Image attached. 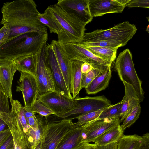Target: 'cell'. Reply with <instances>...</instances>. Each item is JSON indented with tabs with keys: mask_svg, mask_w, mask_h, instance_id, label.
Instances as JSON below:
<instances>
[{
	"mask_svg": "<svg viewBox=\"0 0 149 149\" xmlns=\"http://www.w3.org/2000/svg\"><path fill=\"white\" fill-rule=\"evenodd\" d=\"M120 125L104 132L94 139L93 142L99 146H105L118 142L124 135Z\"/></svg>",
	"mask_w": 149,
	"mask_h": 149,
	"instance_id": "603a6c76",
	"label": "cell"
},
{
	"mask_svg": "<svg viewBox=\"0 0 149 149\" xmlns=\"http://www.w3.org/2000/svg\"><path fill=\"white\" fill-rule=\"evenodd\" d=\"M38 123V128L33 129L31 127L27 135L31 145V149H34L41 140L44 126L46 122L43 121L40 118L37 117Z\"/></svg>",
	"mask_w": 149,
	"mask_h": 149,
	"instance_id": "4316f807",
	"label": "cell"
},
{
	"mask_svg": "<svg viewBox=\"0 0 149 149\" xmlns=\"http://www.w3.org/2000/svg\"><path fill=\"white\" fill-rule=\"evenodd\" d=\"M93 80V79L87 77L86 74H82L81 84V89L84 88H86Z\"/></svg>",
	"mask_w": 149,
	"mask_h": 149,
	"instance_id": "ab89813d",
	"label": "cell"
},
{
	"mask_svg": "<svg viewBox=\"0 0 149 149\" xmlns=\"http://www.w3.org/2000/svg\"><path fill=\"white\" fill-rule=\"evenodd\" d=\"M84 62L78 60H71L72 97L75 98L81 89L82 73L81 66Z\"/></svg>",
	"mask_w": 149,
	"mask_h": 149,
	"instance_id": "cb8c5ba5",
	"label": "cell"
},
{
	"mask_svg": "<svg viewBox=\"0 0 149 149\" xmlns=\"http://www.w3.org/2000/svg\"><path fill=\"white\" fill-rule=\"evenodd\" d=\"M47 45V42L45 43L40 51L36 54V79L39 90L38 95L47 92L55 91L48 59Z\"/></svg>",
	"mask_w": 149,
	"mask_h": 149,
	"instance_id": "ba28073f",
	"label": "cell"
},
{
	"mask_svg": "<svg viewBox=\"0 0 149 149\" xmlns=\"http://www.w3.org/2000/svg\"><path fill=\"white\" fill-rule=\"evenodd\" d=\"M11 136L8 128L0 132V148Z\"/></svg>",
	"mask_w": 149,
	"mask_h": 149,
	"instance_id": "d590c367",
	"label": "cell"
},
{
	"mask_svg": "<svg viewBox=\"0 0 149 149\" xmlns=\"http://www.w3.org/2000/svg\"><path fill=\"white\" fill-rule=\"evenodd\" d=\"M73 126V125H72ZM69 129L56 149H74L83 139V129L81 126Z\"/></svg>",
	"mask_w": 149,
	"mask_h": 149,
	"instance_id": "ffe728a7",
	"label": "cell"
},
{
	"mask_svg": "<svg viewBox=\"0 0 149 149\" xmlns=\"http://www.w3.org/2000/svg\"><path fill=\"white\" fill-rule=\"evenodd\" d=\"M45 11L59 28L58 42L64 45L81 42L86 30V24L64 12L56 4L48 6Z\"/></svg>",
	"mask_w": 149,
	"mask_h": 149,
	"instance_id": "3957f363",
	"label": "cell"
},
{
	"mask_svg": "<svg viewBox=\"0 0 149 149\" xmlns=\"http://www.w3.org/2000/svg\"><path fill=\"white\" fill-rule=\"evenodd\" d=\"M31 108L35 113H38L41 116L44 117L47 122H48V118L49 116L55 115L54 112L37 99L32 104Z\"/></svg>",
	"mask_w": 149,
	"mask_h": 149,
	"instance_id": "1f68e13d",
	"label": "cell"
},
{
	"mask_svg": "<svg viewBox=\"0 0 149 149\" xmlns=\"http://www.w3.org/2000/svg\"><path fill=\"white\" fill-rule=\"evenodd\" d=\"M37 100L54 112L56 116L70 111L77 105L74 99H70L55 91L40 95Z\"/></svg>",
	"mask_w": 149,
	"mask_h": 149,
	"instance_id": "30bf717a",
	"label": "cell"
},
{
	"mask_svg": "<svg viewBox=\"0 0 149 149\" xmlns=\"http://www.w3.org/2000/svg\"><path fill=\"white\" fill-rule=\"evenodd\" d=\"M27 124L33 129L38 128V120L36 116L35 115L26 119Z\"/></svg>",
	"mask_w": 149,
	"mask_h": 149,
	"instance_id": "8d00e7d4",
	"label": "cell"
},
{
	"mask_svg": "<svg viewBox=\"0 0 149 149\" xmlns=\"http://www.w3.org/2000/svg\"><path fill=\"white\" fill-rule=\"evenodd\" d=\"M55 55L68 88L71 93L72 82L71 60L67 54L65 45L56 40L50 44Z\"/></svg>",
	"mask_w": 149,
	"mask_h": 149,
	"instance_id": "2e32d148",
	"label": "cell"
},
{
	"mask_svg": "<svg viewBox=\"0 0 149 149\" xmlns=\"http://www.w3.org/2000/svg\"><path fill=\"white\" fill-rule=\"evenodd\" d=\"M37 19L40 23L48 27L51 33L58 34L59 32L58 26L46 12L45 11L42 13H40L38 16Z\"/></svg>",
	"mask_w": 149,
	"mask_h": 149,
	"instance_id": "4dcf8cb0",
	"label": "cell"
},
{
	"mask_svg": "<svg viewBox=\"0 0 149 149\" xmlns=\"http://www.w3.org/2000/svg\"><path fill=\"white\" fill-rule=\"evenodd\" d=\"M10 33L9 27L6 25L0 29V47L8 41Z\"/></svg>",
	"mask_w": 149,
	"mask_h": 149,
	"instance_id": "836d02e7",
	"label": "cell"
},
{
	"mask_svg": "<svg viewBox=\"0 0 149 149\" xmlns=\"http://www.w3.org/2000/svg\"><path fill=\"white\" fill-rule=\"evenodd\" d=\"M112 77V71L109 68L104 74L100 73L85 88L88 94H95L105 89L108 86Z\"/></svg>",
	"mask_w": 149,
	"mask_h": 149,
	"instance_id": "7402d4cb",
	"label": "cell"
},
{
	"mask_svg": "<svg viewBox=\"0 0 149 149\" xmlns=\"http://www.w3.org/2000/svg\"><path fill=\"white\" fill-rule=\"evenodd\" d=\"M82 46L96 56L104 60L112 63L116 58L118 49H111L98 46Z\"/></svg>",
	"mask_w": 149,
	"mask_h": 149,
	"instance_id": "d4e9b609",
	"label": "cell"
},
{
	"mask_svg": "<svg viewBox=\"0 0 149 149\" xmlns=\"http://www.w3.org/2000/svg\"><path fill=\"white\" fill-rule=\"evenodd\" d=\"M5 123L11 132L14 149H31L30 143L27 135L21 124L13 115L12 118Z\"/></svg>",
	"mask_w": 149,
	"mask_h": 149,
	"instance_id": "ac0fdd59",
	"label": "cell"
},
{
	"mask_svg": "<svg viewBox=\"0 0 149 149\" xmlns=\"http://www.w3.org/2000/svg\"><path fill=\"white\" fill-rule=\"evenodd\" d=\"M13 142L11 135L2 146L0 148V149H13Z\"/></svg>",
	"mask_w": 149,
	"mask_h": 149,
	"instance_id": "60d3db41",
	"label": "cell"
},
{
	"mask_svg": "<svg viewBox=\"0 0 149 149\" xmlns=\"http://www.w3.org/2000/svg\"><path fill=\"white\" fill-rule=\"evenodd\" d=\"M79 44L83 46H98L111 49H118L121 47H123L122 45L119 42L110 40L81 42Z\"/></svg>",
	"mask_w": 149,
	"mask_h": 149,
	"instance_id": "d6a6232c",
	"label": "cell"
},
{
	"mask_svg": "<svg viewBox=\"0 0 149 149\" xmlns=\"http://www.w3.org/2000/svg\"><path fill=\"white\" fill-rule=\"evenodd\" d=\"M142 136L141 144L138 149H149V134L146 133Z\"/></svg>",
	"mask_w": 149,
	"mask_h": 149,
	"instance_id": "74e56055",
	"label": "cell"
},
{
	"mask_svg": "<svg viewBox=\"0 0 149 149\" xmlns=\"http://www.w3.org/2000/svg\"><path fill=\"white\" fill-rule=\"evenodd\" d=\"M89 0H58L56 4L65 12L87 24L92 20Z\"/></svg>",
	"mask_w": 149,
	"mask_h": 149,
	"instance_id": "8fae6325",
	"label": "cell"
},
{
	"mask_svg": "<svg viewBox=\"0 0 149 149\" xmlns=\"http://www.w3.org/2000/svg\"><path fill=\"white\" fill-rule=\"evenodd\" d=\"M17 70L13 60L0 58V91L9 98L11 105L13 101L12 83Z\"/></svg>",
	"mask_w": 149,
	"mask_h": 149,
	"instance_id": "e0dca14e",
	"label": "cell"
},
{
	"mask_svg": "<svg viewBox=\"0 0 149 149\" xmlns=\"http://www.w3.org/2000/svg\"><path fill=\"white\" fill-rule=\"evenodd\" d=\"M20 72V76L16 91L22 92L24 106L31 107L39 95L36 77L27 73Z\"/></svg>",
	"mask_w": 149,
	"mask_h": 149,
	"instance_id": "7c38bea8",
	"label": "cell"
},
{
	"mask_svg": "<svg viewBox=\"0 0 149 149\" xmlns=\"http://www.w3.org/2000/svg\"><path fill=\"white\" fill-rule=\"evenodd\" d=\"M120 125V118L93 121L81 126L83 129L81 142L88 143L104 132Z\"/></svg>",
	"mask_w": 149,
	"mask_h": 149,
	"instance_id": "4fadbf2b",
	"label": "cell"
},
{
	"mask_svg": "<svg viewBox=\"0 0 149 149\" xmlns=\"http://www.w3.org/2000/svg\"><path fill=\"white\" fill-rule=\"evenodd\" d=\"M104 109L96 111L87 113L70 118L72 120L74 119H78V121L76 122L73 123V127L76 128L80 127L89 122L96 121Z\"/></svg>",
	"mask_w": 149,
	"mask_h": 149,
	"instance_id": "f1b7e54d",
	"label": "cell"
},
{
	"mask_svg": "<svg viewBox=\"0 0 149 149\" xmlns=\"http://www.w3.org/2000/svg\"><path fill=\"white\" fill-rule=\"evenodd\" d=\"M34 149H42V139L37 145Z\"/></svg>",
	"mask_w": 149,
	"mask_h": 149,
	"instance_id": "ee69618b",
	"label": "cell"
},
{
	"mask_svg": "<svg viewBox=\"0 0 149 149\" xmlns=\"http://www.w3.org/2000/svg\"><path fill=\"white\" fill-rule=\"evenodd\" d=\"M146 30L148 31V32H149V25L147 27Z\"/></svg>",
	"mask_w": 149,
	"mask_h": 149,
	"instance_id": "f6af8a7d",
	"label": "cell"
},
{
	"mask_svg": "<svg viewBox=\"0 0 149 149\" xmlns=\"http://www.w3.org/2000/svg\"><path fill=\"white\" fill-rule=\"evenodd\" d=\"M142 140V136L137 134L123 135L118 142L117 149H138Z\"/></svg>",
	"mask_w": 149,
	"mask_h": 149,
	"instance_id": "484cf974",
	"label": "cell"
},
{
	"mask_svg": "<svg viewBox=\"0 0 149 149\" xmlns=\"http://www.w3.org/2000/svg\"><path fill=\"white\" fill-rule=\"evenodd\" d=\"M96 144L81 142L74 149H95Z\"/></svg>",
	"mask_w": 149,
	"mask_h": 149,
	"instance_id": "f35d334b",
	"label": "cell"
},
{
	"mask_svg": "<svg viewBox=\"0 0 149 149\" xmlns=\"http://www.w3.org/2000/svg\"><path fill=\"white\" fill-rule=\"evenodd\" d=\"M49 64L54 83L55 91L70 99H73L65 82L57 60L50 45H47Z\"/></svg>",
	"mask_w": 149,
	"mask_h": 149,
	"instance_id": "9a60e30c",
	"label": "cell"
},
{
	"mask_svg": "<svg viewBox=\"0 0 149 149\" xmlns=\"http://www.w3.org/2000/svg\"><path fill=\"white\" fill-rule=\"evenodd\" d=\"M125 88V95L122 101L121 118L122 122L132 109L141 102L133 87L130 84L123 81Z\"/></svg>",
	"mask_w": 149,
	"mask_h": 149,
	"instance_id": "d6986e66",
	"label": "cell"
},
{
	"mask_svg": "<svg viewBox=\"0 0 149 149\" xmlns=\"http://www.w3.org/2000/svg\"><path fill=\"white\" fill-rule=\"evenodd\" d=\"M137 30L135 25L125 21L108 29H97L85 33L81 42L110 40L119 42L124 46L133 38Z\"/></svg>",
	"mask_w": 149,
	"mask_h": 149,
	"instance_id": "277c9868",
	"label": "cell"
},
{
	"mask_svg": "<svg viewBox=\"0 0 149 149\" xmlns=\"http://www.w3.org/2000/svg\"><path fill=\"white\" fill-rule=\"evenodd\" d=\"M92 69L91 65L86 63H83L81 66V71L83 74H86Z\"/></svg>",
	"mask_w": 149,
	"mask_h": 149,
	"instance_id": "7bdbcfd3",
	"label": "cell"
},
{
	"mask_svg": "<svg viewBox=\"0 0 149 149\" xmlns=\"http://www.w3.org/2000/svg\"><path fill=\"white\" fill-rule=\"evenodd\" d=\"M48 39L46 32H33L19 36L0 47V58L13 60L39 52Z\"/></svg>",
	"mask_w": 149,
	"mask_h": 149,
	"instance_id": "7a4b0ae2",
	"label": "cell"
},
{
	"mask_svg": "<svg viewBox=\"0 0 149 149\" xmlns=\"http://www.w3.org/2000/svg\"><path fill=\"white\" fill-rule=\"evenodd\" d=\"M70 118L46 122L42 138V149H56L73 125Z\"/></svg>",
	"mask_w": 149,
	"mask_h": 149,
	"instance_id": "52a82bcc",
	"label": "cell"
},
{
	"mask_svg": "<svg viewBox=\"0 0 149 149\" xmlns=\"http://www.w3.org/2000/svg\"><path fill=\"white\" fill-rule=\"evenodd\" d=\"M115 68L120 79L131 85L135 91L141 102L144 98V92L136 71L131 52L126 49L120 53L115 63Z\"/></svg>",
	"mask_w": 149,
	"mask_h": 149,
	"instance_id": "5b68a950",
	"label": "cell"
},
{
	"mask_svg": "<svg viewBox=\"0 0 149 149\" xmlns=\"http://www.w3.org/2000/svg\"><path fill=\"white\" fill-rule=\"evenodd\" d=\"M37 7L33 0H16L3 3L0 25L9 27L8 41L27 33L47 32L46 26L37 19L40 13Z\"/></svg>",
	"mask_w": 149,
	"mask_h": 149,
	"instance_id": "6da1fadb",
	"label": "cell"
},
{
	"mask_svg": "<svg viewBox=\"0 0 149 149\" xmlns=\"http://www.w3.org/2000/svg\"><path fill=\"white\" fill-rule=\"evenodd\" d=\"M74 99L77 105L76 107L67 113L57 116V117L64 119L72 115H79L97 111L111 105V101L104 95L84 97H76Z\"/></svg>",
	"mask_w": 149,
	"mask_h": 149,
	"instance_id": "9c48e42d",
	"label": "cell"
},
{
	"mask_svg": "<svg viewBox=\"0 0 149 149\" xmlns=\"http://www.w3.org/2000/svg\"><path fill=\"white\" fill-rule=\"evenodd\" d=\"M13 60L17 70L29 73L36 77V54L20 57Z\"/></svg>",
	"mask_w": 149,
	"mask_h": 149,
	"instance_id": "44dd1931",
	"label": "cell"
},
{
	"mask_svg": "<svg viewBox=\"0 0 149 149\" xmlns=\"http://www.w3.org/2000/svg\"><path fill=\"white\" fill-rule=\"evenodd\" d=\"M65 46L70 60H78L88 63L102 74L105 73L111 66L112 63L96 56L79 43H69L65 45Z\"/></svg>",
	"mask_w": 149,
	"mask_h": 149,
	"instance_id": "8992f818",
	"label": "cell"
},
{
	"mask_svg": "<svg viewBox=\"0 0 149 149\" xmlns=\"http://www.w3.org/2000/svg\"><path fill=\"white\" fill-rule=\"evenodd\" d=\"M122 103L121 100L115 104H111L104 108L96 120L120 118L121 117Z\"/></svg>",
	"mask_w": 149,
	"mask_h": 149,
	"instance_id": "83f0119b",
	"label": "cell"
},
{
	"mask_svg": "<svg viewBox=\"0 0 149 149\" xmlns=\"http://www.w3.org/2000/svg\"><path fill=\"white\" fill-rule=\"evenodd\" d=\"M130 0H89L88 6L93 17L121 13Z\"/></svg>",
	"mask_w": 149,
	"mask_h": 149,
	"instance_id": "5bb4252c",
	"label": "cell"
},
{
	"mask_svg": "<svg viewBox=\"0 0 149 149\" xmlns=\"http://www.w3.org/2000/svg\"><path fill=\"white\" fill-rule=\"evenodd\" d=\"M13 149H14V148Z\"/></svg>",
	"mask_w": 149,
	"mask_h": 149,
	"instance_id": "bcb514c9",
	"label": "cell"
},
{
	"mask_svg": "<svg viewBox=\"0 0 149 149\" xmlns=\"http://www.w3.org/2000/svg\"><path fill=\"white\" fill-rule=\"evenodd\" d=\"M129 7L149 8V0H130L126 5Z\"/></svg>",
	"mask_w": 149,
	"mask_h": 149,
	"instance_id": "e575fe53",
	"label": "cell"
},
{
	"mask_svg": "<svg viewBox=\"0 0 149 149\" xmlns=\"http://www.w3.org/2000/svg\"><path fill=\"white\" fill-rule=\"evenodd\" d=\"M118 142H114L105 146H99L96 144L95 149H117Z\"/></svg>",
	"mask_w": 149,
	"mask_h": 149,
	"instance_id": "b9f144b4",
	"label": "cell"
},
{
	"mask_svg": "<svg viewBox=\"0 0 149 149\" xmlns=\"http://www.w3.org/2000/svg\"><path fill=\"white\" fill-rule=\"evenodd\" d=\"M141 107L140 104L135 107L132 110L123 121L120 125L124 131L127 128L129 127L138 119L141 112Z\"/></svg>",
	"mask_w": 149,
	"mask_h": 149,
	"instance_id": "f546056e",
	"label": "cell"
}]
</instances>
